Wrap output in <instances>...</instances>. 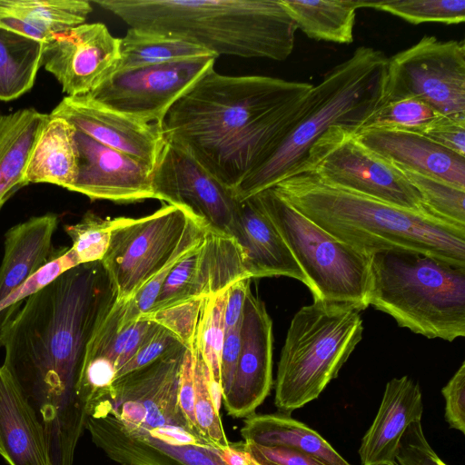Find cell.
<instances>
[{
    "instance_id": "obj_11",
    "label": "cell",
    "mask_w": 465,
    "mask_h": 465,
    "mask_svg": "<svg viewBox=\"0 0 465 465\" xmlns=\"http://www.w3.org/2000/svg\"><path fill=\"white\" fill-rule=\"evenodd\" d=\"M422 100L441 115L465 119V43L424 35L388 58L382 102Z\"/></svg>"
},
{
    "instance_id": "obj_7",
    "label": "cell",
    "mask_w": 465,
    "mask_h": 465,
    "mask_svg": "<svg viewBox=\"0 0 465 465\" xmlns=\"http://www.w3.org/2000/svg\"><path fill=\"white\" fill-rule=\"evenodd\" d=\"M361 310L313 300L292 317L278 362L274 404L291 413L316 400L362 339Z\"/></svg>"
},
{
    "instance_id": "obj_9",
    "label": "cell",
    "mask_w": 465,
    "mask_h": 465,
    "mask_svg": "<svg viewBox=\"0 0 465 465\" xmlns=\"http://www.w3.org/2000/svg\"><path fill=\"white\" fill-rule=\"evenodd\" d=\"M207 228L182 207L164 204L141 218H113L101 261L118 301H128L173 258L195 248Z\"/></svg>"
},
{
    "instance_id": "obj_1",
    "label": "cell",
    "mask_w": 465,
    "mask_h": 465,
    "mask_svg": "<svg viewBox=\"0 0 465 465\" xmlns=\"http://www.w3.org/2000/svg\"><path fill=\"white\" fill-rule=\"evenodd\" d=\"M101 262L80 264L27 297L0 330L4 365L45 433L52 465H73L85 430L78 381L87 343L116 301Z\"/></svg>"
},
{
    "instance_id": "obj_36",
    "label": "cell",
    "mask_w": 465,
    "mask_h": 465,
    "mask_svg": "<svg viewBox=\"0 0 465 465\" xmlns=\"http://www.w3.org/2000/svg\"><path fill=\"white\" fill-rule=\"evenodd\" d=\"M194 377V414L197 430L205 440L219 448L230 442L224 432L219 411L215 409L211 393V374L207 364L193 341L191 347Z\"/></svg>"
},
{
    "instance_id": "obj_34",
    "label": "cell",
    "mask_w": 465,
    "mask_h": 465,
    "mask_svg": "<svg viewBox=\"0 0 465 465\" xmlns=\"http://www.w3.org/2000/svg\"><path fill=\"white\" fill-rule=\"evenodd\" d=\"M227 290L204 297L194 341L208 366L211 381L221 387L220 361L225 335L224 310Z\"/></svg>"
},
{
    "instance_id": "obj_45",
    "label": "cell",
    "mask_w": 465,
    "mask_h": 465,
    "mask_svg": "<svg viewBox=\"0 0 465 465\" xmlns=\"http://www.w3.org/2000/svg\"><path fill=\"white\" fill-rule=\"evenodd\" d=\"M445 420L450 428L465 434V362L442 388Z\"/></svg>"
},
{
    "instance_id": "obj_30",
    "label": "cell",
    "mask_w": 465,
    "mask_h": 465,
    "mask_svg": "<svg viewBox=\"0 0 465 465\" xmlns=\"http://www.w3.org/2000/svg\"><path fill=\"white\" fill-rule=\"evenodd\" d=\"M297 27L308 37L337 44L353 42L356 11L366 0H282Z\"/></svg>"
},
{
    "instance_id": "obj_8",
    "label": "cell",
    "mask_w": 465,
    "mask_h": 465,
    "mask_svg": "<svg viewBox=\"0 0 465 465\" xmlns=\"http://www.w3.org/2000/svg\"><path fill=\"white\" fill-rule=\"evenodd\" d=\"M270 218L308 280L313 300L369 306L371 255L336 239L272 188L252 196Z\"/></svg>"
},
{
    "instance_id": "obj_21",
    "label": "cell",
    "mask_w": 465,
    "mask_h": 465,
    "mask_svg": "<svg viewBox=\"0 0 465 465\" xmlns=\"http://www.w3.org/2000/svg\"><path fill=\"white\" fill-rule=\"evenodd\" d=\"M422 395L417 382L402 376L387 382L373 422L359 449L362 465H397L396 452L408 426L420 421Z\"/></svg>"
},
{
    "instance_id": "obj_48",
    "label": "cell",
    "mask_w": 465,
    "mask_h": 465,
    "mask_svg": "<svg viewBox=\"0 0 465 465\" xmlns=\"http://www.w3.org/2000/svg\"><path fill=\"white\" fill-rule=\"evenodd\" d=\"M251 278L242 279L228 288L224 310L225 331L242 325L246 296L251 290Z\"/></svg>"
},
{
    "instance_id": "obj_29",
    "label": "cell",
    "mask_w": 465,
    "mask_h": 465,
    "mask_svg": "<svg viewBox=\"0 0 465 465\" xmlns=\"http://www.w3.org/2000/svg\"><path fill=\"white\" fill-rule=\"evenodd\" d=\"M241 435L244 441L299 450L326 465H351L318 432L286 413H254L245 418Z\"/></svg>"
},
{
    "instance_id": "obj_6",
    "label": "cell",
    "mask_w": 465,
    "mask_h": 465,
    "mask_svg": "<svg viewBox=\"0 0 465 465\" xmlns=\"http://www.w3.org/2000/svg\"><path fill=\"white\" fill-rule=\"evenodd\" d=\"M369 305L429 339L465 336V267L406 251L371 258Z\"/></svg>"
},
{
    "instance_id": "obj_16",
    "label": "cell",
    "mask_w": 465,
    "mask_h": 465,
    "mask_svg": "<svg viewBox=\"0 0 465 465\" xmlns=\"http://www.w3.org/2000/svg\"><path fill=\"white\" fill-rule=\"evenodd\" d=\"M96 142L154 168L166 143L163 126L112 109L89 94L64 96L49 114Z\"/></svg>"
},
{
    "instance_id": "obj_26",
    "label": "cell",
    "mask_w": 465,
    "mask_h": 465,
    "mask_svg": "<svg viewBox=\"0 0 465 465\" xmlns=\"http://www.w3.org/2000/svg\"><path fill=\"white\" fill-rule=\"evenodd\" d=\"M49 114L34 108L0 114V210L27 185L25 172Z\"/></svg>"
},
{
    "instance_id": "obj_33",
    "label": "cell",
    "mask_w": 465,
    "mask_h": 465,
    "mask_svg": "<svg viewBox=\"0 0 465 465\" xmlns=\"http://www.w3.org/2000/svg\"><path fill=\"white\" fill-rule=\"evenodd\" d=\"M392 165L417 189L431 214L450 224L465 229V190L415 171Z\"/></svg>"
},
{
    "instance_id": "obj_39",
    "label": "cell",
    "mask_w": 465,
    "mask_h": 465,
    "mask_svg": "<svg viewBox=\"0 0 465 465\" xmlns=\"http://www.w3.org/2000/svg\"><path fill=\"white\" fill-rule=\"evenodd\" d=\"M78 265L73 251L67 247L64 248L22 286L0 302V330L14 316L27 297L52 282L64 272Z\"/></svg>"
},
{
    "instance_id": "obj_22",
    "label": "cell",
    "mask_w": 465,
    "mask_h": 465,
    "mask_svg": "<svg viewBox=\"0 0 465 465\" xmlns=\"http://www.w3.org/2000/svg\"><path fill=\"white\" fill-rule=\"evenodd\" d=\"M0 456L8 465H52L44 427L4 364L0 365Z\"/></svg>"
},
{
    "instance_id": "obj_38",
    "label": "cell",
    "mask_w": 465,
    "mask_h": 465,
    "mask_svg": "<svg viewBox=\"0 0 465 465\" xmlns=\"http://www.w3.org/2000/svg\"><path fill=\"white\" fill-rule=\"evenodd\" d=\"M113 218L87 212L76 223L64 226L78 264L101 262L109 247Z\"/></svg>"
},
{
    "instance_id": "obj_27",
    "label": "cell",
    "mask_w": 465,
    "mask_h": 465,
    "mask_svg": "<svg viewBox=\"0 0 465 465\" xmlns=\"http://www.w3.org/2000/svg\"><path fill=\"white\" fill-rule=\"evenodd\" d=\"M77 171L75 128L63 118L50 116L31 153L25 183H51L68 190Z\"/></svg>"
},
{
    "instance_id": "obj_25",
    "label": "cell",
    "mask_w": 465,
    "mask_h": 465,
    "mask_svg": "<svg viewBox=\"0 0 465 465\" xmlns=\"http://www.w3.org/2000/svg\"><path fill=\"white\" fill-rule=\"evenodd\" d=\"M92 10L85 0H0V28L44 43L84 24Z\"/></svg>"
},
{
    "instance_id": "obj_2",
    "label": "cell",
    "mask_w": 465,
    "mask_h": 465,
    "mask_svg": "<svg viewBox=\"0 0 465 465\" xmlns=\"http://www.w3.org/2000/svg\"><path fill=\"white\" fill-rule=\"evenodd\" d=\"M312 84L208 71L168 111L167 141L234 190L273 153L302 114Z\"/></svg>"
},
{
    "instance_id": "obj_13",
    "label": "cell",
    "mask_w": 465,
    "mask_h": 465,
    "mask_svg": "<svg viewBox=\"0 0 465 465\" xmlns=\"http://www.w3.org/2000/svg\"><path fill=\"white\" fill-rule=\"evenodd\" d=\"M185 350L180 344L153 362L114 380L110 392L89 407L87 416L101 411L147 430L170 426L193 430L179 403Z\"/></svg>"
},
{
    "instance_id": "obj_18",
    "label": "cell",
    "mask_w": 465,
    "mask_h": 465,
    "mask_svg": "<svg viewBox=\"0 0 465 465\" xmlns=\"http://www.w3.org/2000/svg\"><path fill=\"white\" fill-rule=\"evenodd\" d=\"M78 171L68 189L91 200L119 203L154 199L153 168L124 153L107 147L75 129Z\"/></svg>"
},
{
    "instance_id": "obj_32",
    "label": "cell",
    "mask_w": 465,
    "mask_h": 465,
    "mask_svg": "<svg viewBox=\"0 0 465 465\" xmlns=\"http://www.w3.org/2000/svg\"><path fill=\"white\" fill-rule=\"evenodd\" d=\"M43 42L0 28V100L12 101L34 85L42 65Z\"/></svg>"
},
{
    "instance_id": "obj_14",
    "label": "cell",
    "mask_w": 465,
    "mask_h": 465,
    "mask_svg": "<svg viewBox=\"0 0 465 465\" xmlns=\"http://www.w3.org/2000/svg\"><path fill=\"white\" fill-rule=\"evenodd\" d=\"M216 56L116 71L89 94L146 123H163L171 107L208 71Z\"/></svg>"
},
{
    "instance_id": "obj_3",
    "label": "cell",
    "mask_w": 465,
    "mask_h": 465,
    "mask_svg": "<svg viewBox=\"0 0 465 465\" xmlns=\"http://www.w3.org/2000/svg\"><path fill=\"white\" fill-rule=\"evenodd\" d=\"M272 188L328 233L368 255L406 251L465 267V229L328 185L309 173Z\"/></svg>"
},
{
    "instance_id": "obj_20",
    "label": "cell",
    "mask_w": 465,
    "mask_h": 465,
    "mask_svg": "<svg viewBox=\"0 0 465 465\" xmlns=\"http://www.w3.org/2000/svg\"><path fill=\"white\" fill-rule=\"evenodd\" d=\"M356 140L378 158L465 190V157L415 133L370 128L353 133Z\"/></svg>"
},
{
    "instance_id": "obj_23",
    "label": "cell",
    "mask_w": 465,
    "mask_h": 465,
    "mask_svg": "<svg viewBox=\"0 0 465 465\" xmlns=\"http://www.w3.org/2000/svg\"><path fill=\"white\" fill-rule=\"evenodd\" d=\"M58 216L47 213L17 223L5 236L0 265V302L22 286L61 251H53Z\"/></svg>"
},
{
    "instance_id": "obj_5",
    "label": "cell",
    "mask_w": 465,
    "mask_h": 465,
    "mask_svg": "<svg viewBox=\"0 0 465 465\" xmlns=\"http://www.w3.org/2000/svg\"><path fill=\"white\" fill-rule=\"evenodd\" d=\"M387 65L384 53L359 46L329 70L308 93L302 114L277 148L233 190L237 201L242 203L289 177L330 127L360 130L382 102Z\"/></svg>"
},
{
    "instance_id": "obj_44",
    "label": "cell",
    "mask_w": 465,
    "mask_h": 465,
    "mask_svg": "<svg viewBox=\"0 0 465 465\" xmlns=\"http://www.w3.org/2000/svg\"><path fill=\"white\" fill-rule=\"evenodd\" d=\"M244 447L259 465H326L299 450L283 446H263L244 441Z\"/></svg>"
},
{
    "instance_id": "obj_12",
    "label": "cell",
    "mask_w": 465,
    "mask_h": 465,
    "mask_svg": "<svg viewBox=\"0 0 465 465\" xmlns=\"http://www.w3.org/2000/svg\"><path fill=\"white\" fill-rule=\"evenodd\" d=\"M154 199L186 210L208 230L242 235L241 203L183 147L166 140L152 173Z\"/></svg>"
},
{
    "instance_id": "obj_10",
    "label": "cell",
    "mask_w": 465,
    "mask_h": 465,
    "mask_svg": "<svg viewBox=\"0 0 465 465\" xmlns=\"http://www.w3.org/2000/svg\"><path fill=\"white\" fill-rule=\"evenodd\" d=\"M300 173H312L339 189L435 217L401 171L371 153L352 131L341 126L330 127L290 176Z\"/></svg>"
},
{
    "instance_id": "obj_42",
    "label": "cell",
    "mask_w": 465,
    "mask_h": 465,
    "mask_svg": "<svg viewBox=\"0 0 465 465\" xmlns=\"http://www.w3.org/2000/svg\"><path fill=\"white\" fill-rule=\"evenodd\" d=\"M397 465H447L428 443L421 421L411 423L400 440Z\"/></svg>"
},
{
    "instance_id": "obj_49",
    "label": "cell",
    "mask_w": 465,
    "mask_h": 465,
    "mask_svg": "<svg viewBox=\"0 0 465 465\" xmlns=\"http://www.w3.org/2000/svg\"><path fill=\"white\" fill-rule=\"evenodd\" d=\"M220 454L226 465H259L245 449L244 441L220 448Z\"/></svg>"
},
{
    "instance_id": "obj_47",
    "label": "cell",
    "mask_w": 465,
    "mask_h": 465,
    "mask_svg": "<svg viewBox=\"0 0 465 465\" xmlns=\"http://www.w3.org/2000/svg\"><path fill=\"white\" fill-rule=\"evenodd\" d=\"M241 347V326L225 331L220 361L223 397L228 392L233 380Z\"/></svg>"
},
{
    "instance_id": "obj_19",
    "label": "cell",
    "mask_w": 465,
    "mask_h": 465,
    "mask_svg": "<svg viewBox=\"0 0 465 465\" xmlns=\"http://www.w3.org/2000/svg\"><path fill=\"white\" fill-rule=\"evenodd\" d=\"M85 429L93 442L122 465H226L218 447L166 444L110 413L91 412Z\"/></svg>"
},
{
    "instance_id": "obj_17",
    "label": "cell",
    "mask_w": 465,
    "mask_h": 465,
    "mask_svg": "<svg viewBox=\"0 0 465 465\" xmlns=\"http://www.w3.org/2000/svg\"><path fill=\"white\" fill-rule=\"evenodd\" d=\"M272 319L262 301L250 290L244 303L233 380L223 397L228 415L247 418L269 395L272 385Z\"/></svg>"
},
{
    "instance_id": "obj_43",
    "label": "cell",
    "mask_w": 465,
    "mask_h": 465,
    "mask_svg": "<svg viewBox=\"0 0 465 465\" xmlns=\"http://www.w3.org/2000/svg\"><path fill=\"white\" fill-rule=\"evenodd\" d=\"M419 134L465 157V119L440 115Z\"/></svg>"
},
{
    "instance_id": "obj_46",
    "label": "cell",
    "mask_w": 465,
    "mask_h": 465,
    "mask_svg": "<svg viewBox=\"0 0 465 465\" xmlns=\"http://www.w3.org/2000/svg\"><path fill=\"white\" fill-rule=\"evenodd\" d=\"M179 403L192 430L198 432L194 414V377L191 348H186L181 368ZM200 434V433H199Z\"/></svg>"
},
{
    "instance_id": "obj_24",
    "label": "cell",
    "mask_w": 465,
    "mask_h": 465,
    "mask_svg": "<svg viewBox=\"0 0 465 465\" xmlns=\"http://www.w3.org/2000/svg\"><path fill=\"white\" fill-rule=\"evenodd\" d=\"M241 213L242 232L238 243L249 276H286L308 287V280L284 240L252 197L241 203Z\"/></svg>"
},
{
    "instance_id": "obj_28",
    "label": "cell",
    "mask_w": 465,
    "mask_h": 465,
    "mask_svg": "<svg viewBox=\"0 0 465 465\" xmlns=\"http://www.w3.org/2000/svg\"><path fill=\"white\" fill-rule=\"evenodd\" d=\"M244 278L251 277L238 242L228 234L207 229L196 251L190 299L215 295Z\"/></svg>"
},
{
    "instance_id": "obj_41",
    "label": "cell",
    "mask_w": 465,
    "mask_h": 465,
    "mask_svg": "<svg viewBox=\"0 0 465 465\" xmlns=\"http://www.w3.org/2000/svg\"><path fill=\"white\" fill-rule=\"evenodd\" d=\"M180 344L182 343L172 332L152 322L139 349L117 371L115 380L153 362Z\"/></svg>"
},
{
    "instance_id": "obj_37",
    "label": "cell",
    "mask_w": 465,
    "mask_h": 465,
    "mask_svg": "<svg viewBox=\"0 0 465 465\" xmlns=\"http://www.w3.org/2000/svg\"><path fill=\"white\" fill-rule=\"evenodd\" d=\"M440 115L419 98H400L381 103L360 130L386 128L420 133Z\"/></svg>"
},
{
    "instance_id": "obj_40",
    "label": "cell",
    "mask_w": 465,
    "mask_h": 465,
    "mask_svg": "<svg viewBox=\"0 0 465 465\" xmlns=\"http://www.w3.org/2000/svg\"><path fill=\"white\" fill-rule=\"evenodd\" d=\"M203 298H193L149 312L140 319L159 324L172 332L183 346L191 348L195 338Z\"/></svg>"
},
{
    "instance_id": "obj_35",
    "label": "cell",
    "mask_w": 465,
    "mask_h": 465,
    "mask_svg": "<svg viewBox=\"0 0 465 465\" xmlns=\"http://www.w3.org/2000/svg\"><path fill=\"white\" fill-rule=\"evenodd\" d=\"M365 7L390 13L413 25H458L465 21V0H366Z\"/></svg>"
},
{
    "instance_id": "obj_4",
    "label": "cell",
    "mask_w": 465,
    "mask_h": 465,
    "mask_svg": "<svg viewBox=\"0 0 465 465\" xmlns=\"http://www.w3.org/2000/svg\"><path fill=\"white\" fill-rule=\"evenodd\" d=\"M131 28L194 43L217 57L286 60L297 25L282 0H94Z\"/></svg>"
},
{
    "instance_id": "obj_31",
    "label": "cell",
    "mask_w": 465,
    "mask_h": 465,
    "mask_svg": "<svg viewBox=\"0 0 465 465\" xmlns=\"http://www.w3.org/2000/svg\"><path fill=\"white\" fill-rule=\"evenodd\" d=\"M205 56L216 55L182 38L130 27L120 38V61L116 71Z\"/></svg>"
},
{
    "instance_id": "obj_15",
    "label": "cell",
    "mask_w": 465,
    "mask_h": 465,
    "mask_svg": "<svg viewBox=\"0 0 465 465\" xmlns=\"http://www.w3.org/2000/svg\"><path fill=\"white\" fill-rule=\"evenodd\" d=\"M120 61V38L102 23L82 24L43 43L42 65L66 96L87 94L112 75Z\"/></svg>"
}]
</instances>
